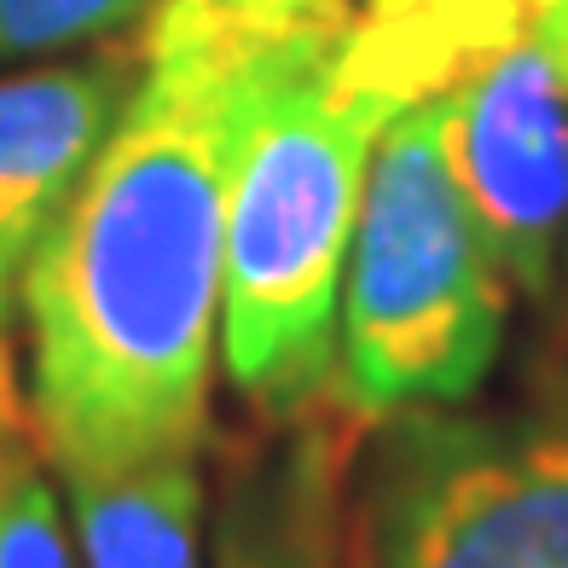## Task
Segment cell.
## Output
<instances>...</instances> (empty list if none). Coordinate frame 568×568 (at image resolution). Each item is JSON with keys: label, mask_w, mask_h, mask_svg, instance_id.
Instances as JSON below:
<instances>
[{"label": "cell", "mask_w": 568, "mask_h": 568, "mask_svg": "<svg viewBox=\"0 0 568 568\" xmlns=\"http://www.w3.org/2000/svg\"><path fill=\"white\" fill-rule=\"evenodd\" d=\"M267 36L215 0H158L140 82L23 284L30 424L53 476L210 447L226 174Z\"/></svg>", "instance_id": "cell-1"}, {"label": "cell", "mask_w": 568, "mask_h": 568, "mask_svg": "<svg viewBox=\"0 0 568 568\" xmlns=\"http://www.w3.org/2000/svg\"><path fill=\"white\" fill-rule=\"evenodd\" d=\"M343 23L267 36L232 140L221 366L273 424L337 395L343 267L372 151L400 116L348 64Z\"/></svg>", "instance_id": "cell-2"}, {"label": "cell", "mask_w": 568, "mask_h": 568, "mask_svg": "<svg viewBox=\"0 0 568 568\" xmlns=\"http://www.w3.org/2000/svg\"><path fill=\"white\" fill-rule=\"evenodd\" d=\"M510 278L442 151L435 105H406L372 151L343 314L337 400L359 424L464 406L505 348Z\"/></svg>", "instance_id": "cell-3"}, {"label": "cell", "mask_w": 568, "mask_h": 568, "mask_svg": "<svg viewBox=\"0 0 568 568\" xmlns=\"http://www.w3.org/2000/svg\"><path fill=\"white\" fill-rule=\"evenodd\" d=\"M372 568H568V412L435 406L377 424Z\"/></svg>", "instance_id": "cell-4"}, {"label": "cell", "mask_w": 568, "mask_h": 568, "mask_svg": "<svg viewBox=\"0 0 568 568\" xmlns=\"http://www.w3.org/2000/svg\"><path fill=\"white\" fill-rule=\"evenodd\" d=\"M442 151L510 291L551 296L568 262V82L528 23L470 47L429 93Z\"/></svg>", "instance_id": "cell-5"}, {"label": "cell", "mask_w": 568, "mask_h": 568, "mask_svg": "<svg viewBox=\"0 0 568 568\" xmlns=\"http://www.w3.org/2000/svg\"><path fill=\"white\" fill-rule=\"evenodd\" d=\"M140 82V47H93L0 75V331L23 320V284Z\"/></svg>", "instance_id": "cell-6"}, {"label": "cell", "mask_w": 568, "mask_h": 568, "mask_svg": "<svg viewBox=\"0 0 568 568\" xmlns=\"http://www.w3.org/2000/svg\"><path fill=\"white\" fill-rule=\"evenodd\" d=\"M359 418L331 395L226 464L210 516V568H343Z\"/></svg>", "instance_id": "cell-7"}, {"label": "cell", "mask_w": 568, "mask_h": 568, "mask_svg": "<svg viewBox=\"0 0 568 568\" xmlns=\"http://www.w3.org/2000/svg\"><path fill=\"white\" fill-rule=\"evenodd\" d=\"M82 568H210L203 447H174L122 470L59 476Z\"/></svg>", "instance_id": "cell-8"}, {"label": "cell", "mask_w": 568, "mask_h": 568, "mask_svg": "<svg viewBox=\"0 0 568 568\" xmlns=\"http://www.w3.org/2000/svg\"><path fill=\"white\" fill-rule=\"evenodd\" d=\"M0 568H82L64 487L23 447L0 458Z\"/></svg>", "instance_id": "cell-9"}, {"label": "cell", "mask_w": 568, "mask_h": 568, "mask_svg": "<svg viewBox=\"0 0 568 568\" xmlns=\"http://www.w3.org/2000/svg\"><path fill=\"white\" fill-rule=\"evenodd\" d=\"M151 12L158 0H0V64L105 47L134 23L145 30Z\"/></svg>", "instance_id": "cell-10"}, {"label": "cell", "mask_w": 568, "mask_h": 568, "mask_svg": "<svg viewBox=\"0 0 568 568\" xmlns=\"http://www.w3.org/2000/svg\"><path fill=\"white\" fill-rule=\"evenodd\" d=\"M221 12L250 18L262 30H296V23H320V18H343L348 0H215Z\"/></svg>", "instance_id": "cell-11"}, {"label": "cell", "mask_w": 568, "mask_h": 568, "mask_svg": "<svg viewBox=\"0 0 568 568\" xmlns=\"http://www.w3.org/2000/svg\"><path fill=\"white\" fill-rule=\"evenodd\" d=\"M23 418H30V395L18 389V366L0 337V458H12L23 447Z\"/></svg>", "instance_id": "cell-12"}, {"label": "cell", "mask_w": 568, "mask_h": 568, "mask_svg": "<svg viewBox=\"0 0 568 568\" xmlns=\"http://www.w3.org/2000/svg\"><path fill=\"white\" fill-rule=\"evenodd\" d=\"M516 7H523L528 30H534V41H539V47H546V53L557 59L562 82H568V0H516Z\"/></svg>", "instance_id": "cell-13"}, {"label": "cell", "mask_w": 568, "mask_h": 568, "mask_svg": "<svg viewBox=\"0 0 568 568\" xmlns=\"http://www.w3.org/2000/svg\"><path fill=\"white\" fill-rule=\"evenodd\" d=\"M562 278H568V262H562Z\"/></svg>", "instance_id": "cell-14"}, {"label": "cell", "mask_w": 568, "mask_h": 568, "mask_svg": "<svg viewBox=\"0 0 568 568\" xmlns=\"http://www.w3.org/2000/svg\"><path fill=\"white\" fill-rule=\"evenodd\" d=\"M359 568H372V562H359Z\"/></svg>", "instance_id": "cell-15"}]
</instances>
